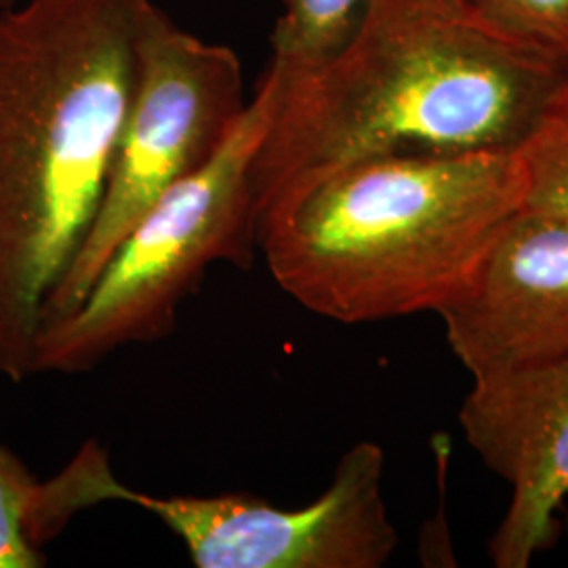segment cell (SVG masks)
I'll return each mask as SVG.
<instances>
[{"label":"cell","mask_w":568,"mask_h":568,"mask_svg":"<svg viewBox=\"0 0 568 568\" xmlns=\"http://www.w3.org/2000/svg\"><path fill=\"white\" fill-rule=\"evenodd\" d=\"M278 79L251 183L257 222L307 183L387 154L516 150L567 65L471 0H373L344 47Z\"/></svg>","instance_id":"cell-1"},{"label":"cell","mask_w":568,"mask_h":568,"mask_svg":"<svg viewBox=\"0 0 568 568\" xmlns=\"http://www.w3.org/2000/svg\"><path fill=\"white\" fill-rule=\"evenodd\" d=\"M152 0L0 9V377L34 375L42 310L102 204Z\"/></svg>","instance_id":"cell-2"},{"label":"cell","mask_w":568,"mask_h":568,"mask_svg":"<svg viewBox=\"0 0 568 568\" xmlns=\"http://www.w3.org/2000/svg\"><path fill=\"white\" fill-rule=\"evenodd\" d=\"M523 203L516 150L375 156L272 206L257 253L291 300L328 321L438 314Z\"/></svg>","instance_id":"cell-3"},{"label":"cell","mask_w":568,"mask_h":568,"mask_svg":"<svg viewBox=\"0 0 568 568\" xmlns=\"http://www.w3.org/2000/svg\"><path fill=\"white\" fill-rule=\"evenodd\" d=\"M276 100L278 79L267 68L213 159L143 215L72 314L42 328L34 375H81L124 347L163 342L211 265H253L257 213L251 173Z\"/></svg>","instance_id":"cell-4"},{"label":"cell","mask_w":568,"mask_h":568,"mask_svg":"<svg viewBox=\"0 0 568 568\" xmlns=\"http://www.w3.org/2000/svg\"><path fill=\"white\" fill-rule=\"evenodd\" d=\"M384 474V448L365 440L345 450L333 483L304 508H276L251 493L159 497L122 485L91 440L42 480L39 523L55 539L79 511L114 501L161 520L199 568H382L398 548Z\"/></svg>","instance_id":"cell-5"},{"label":"cell","mask_w":568,"mask_h":568,"mask_svg":"<svg viewBox=\"0 0 568 568\" xmlns=\"http://www.w3.org/2000/svg\"><path fill=\"white\" fill-rule=\"evenodd\" d=\"M246 103L236 51L185 30L152 0L138 34L131 98L102 204L42 310L41 331L72 314L143 215L213 159Z\"/></svg>","instance_id":"cell-6"},{"label":"cell","mask_w":568,"mask_h":568,"mask_svg":"<svg viewBox=\"0 0 568 568\" xmlns=\"http://www.w3.org/2000/svg\"><path fill=\"white\" fill-rule=\"evenodd\" d=\"M438 316L474 382L568 361V217L518 211Z\"/></svg>","instance_id":"cell-7"},{"label":"cell","mask_w":568,"mask_h":568,"mask_svg":"<svg viewBox=\"0 0 568 568\" xmlns=\"http://www.w3.org/2000/svg\"><path fill=\"white\" fill-rule=\"evenodd\" d=\"M459 424L483 464L511 487L488 541L497 568H527L560 537L568 497V361L474 382Z\"/></svg>","instance_id":"cell-8"},{"label":"cell","mask_w":568,"mask_h":568,"mask_svg":"<svg viewBox=\"0 0 568 568\" xmlns=\"http://www.w3.org/2000/svg\"><path fill=\"white\" fill-rule=\"evenodd\" d=\"M272 60L283 77H297L335 55L373 0H278Z\"/></svg>","instance_id":"cell-9"},{"label":"cell","mask_w":568,"mask_h":568,"mask_svg":"<svg viewBox=\"0 0 568 568\" xmlns=\"http://www.w3.org/2000/svg\"><path fill=\"white\" fill-rule=\"evenodd\" d=\"M525 175V211L568 217V74L551 91L516 148Z\"/></svg>","instance_id":"cell-10"},{"label":"cell","mask_w":568,"mask_h":568,"mask_svg":"<svg viewBox=\"0 0 568 568\" xmlns=\"http://www.w3.org/2000/svg\"><path fill=\"white\" fill-rule=\"evenodd\" d=\"M41 480L0 443V568H41L47 556L34 539Z\"/></svg>","instance_id":"cell-11"},{"label":"cell","mask_w":568,"mask_h":568,"mask_svg":"<svg viewBox=\"0 0 568 568\" xmlns=\"http://www.w3.org/2000/svg\"><path fill=\"white\" fill-rule=\"evenodd\" d=\"M474 7L518 41L568 68V0H471Z\"/></svg>","instance_id":"cell-12"},{"label":"cell","mask_w":568,"mask_h":568,"mask_svg":"<svg viewBox=\"0 0 568 568\" xmlns=\"http://www.w3.org/2000/svg\"><path fill=\"white\" fill-rule=\"evenodd\" d=\"M13 2H18V0H0V9L9 7V4H13Z\"/></svg>","instance_id":"cell-13"}]
</instances>
